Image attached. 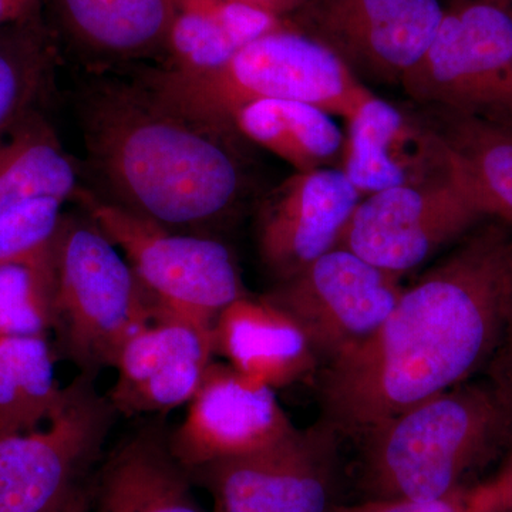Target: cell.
Instances as JSON below:
<instances>
[{
    "label": "cell",
    "instance_id": "obj_3",
    "mask_svg": "<svg viewBox=\"0 0 512 512\" xmlns=\"http://www.w3.org/2000/svg\"><path fill=\"white\" fill-rule=\"evenodd\" d=\"M372 498L436 500L512 444V389L490 376L414 404L365 437Z\"/></svg>",
    "mask_w": 512,
    "mask_h": 512
},
{
    "label": "cell",
    "instance_id": "obj_1",
    "mask_svg": "<svg viewBox=\"0 0 512 512\" xmlns=\"http://www.w3.org/2000/svg\"><path fill=\"white\" fill-rule=\"evenodd\" d=\"M512 309V224H478L406 289L379 329L323 366L322 423L365 439L491 362Z\"/></svg>",
    "mask_w": 512,
    "mask_h": 512
},
{
    "label": "cell",
    "instance_id": "obj_22",
    "mask_svg": "<svg viewBox=\"0 0 512 512\" xmlns=\"http://www.w3.org/2000/svg\"><path fill=\"white\" fill-rule=\"evenodd\" d=\"M76 165L37 111L0 138V214L40 197L74 200Z\"/></svg>",
    "mask_w": 512,
    "mask_h": 512
},
{
    "label": "cell",
    "instance_id": "obj_29",
    "mask_svg": "<svg viewBox=\"0 0 512 512\" xmlns=\"http://www.w3.org/2000/svg\"><path fill=\"white\" fill-rule=\"evenodd\" d=\"M487 376L495 382L503 383L512 389V309L505 325L503 339L497 352L487 366Z\"/></svg>",
    "mask_w": 512,
    "mask_h": 512
},
{
    "label": "cell",
    "instance_id": "obj_14",
    "mask_svg": "<svg viewBox=\"0 0 512 512\" xmlns=\"http://www.w3.org/2000/svg\"><path fill=\"white\" fill-rule=\"evenodd\" d=\"M214 355V329L158 311L120 349L107 397L130 417L171 412L191 402Z\"/></svg>",
    "mask_w": 512,
    "mask_h": 512
},
{
    "label": "cell",
    "instance_id": "obj_30",
    "mask_svg": "<svg viewBox=\"0 0 512 512\" xmlns=\"http://www.w3.org/2000/svg\"><path fill=\"white\" fill-rule=\"evenodd\" d=\"M94 488L96 483L92 480L83 481L74 487L70 493L64 495L62 500L42 512H90L93 504Z\"/></svg>",
    "mask_w": 512,
    "mask_h": 512
},
{
    "label": "cell",
    "instance_id": "obj_8",
    "mask_svg": "<svg viewBox=\"0 0 512 512\" xmlns=\"http://www.w3.org/2000/svg\"><path fill=\"white\" fill-rule=\"evenodd\" d=\"M116 414L94 377L79 375L45 426L0 433V512L45 511L89 480Z\"/></svg>",
    "mask_w": 512,
    "mask_h": 512
},
{
    "label": "cell",
    "instance_id": "obj_12",
    "mask_svg": "<svg viewBox=\"0 0 512 512\" xmlns=\"http://www.w3.org/2000/svg\"><path fill=\"white\" fill-rule=\"evenodd\" d=\"M335 439L320 423L191 474L205 481L224 512H328Z\"/></svg>",
    "mask_w": 512,
    "mask_h": 512
},
{
    "label": "cell",
    "instance_id": "obj_21",
    "mask_svg": "<svg viewBox=\"0 0 512 512\" xmlns=\"http://www.w3.org/2000/svg\"><path fill=\"white\" fill-rule=\"evenodd\" d=\"M439 116L451 180L485 218L512 224V124Z\"/></svg>",
    "mask_w": 512,
    "mask_h": 512
},
{
    "label": "cell",
    "instance_id": "obj_32",
    "mask_svg": "<svg viewBox=\"0 0 512 512\" xmlns=\"http://www.w3.org/2000/svg\"><path fill=\"white\" fill-rule=\"evenodd\" d=\"M237 2L247 3L255 8L268 10L275 15L289 18L292 13L301 8L306 0H237Z\"/></svg>",
    "mask_w": 512,
    "mask_h": 512
},
{
    "label": "cell",
    "instance_id": "obj_4",
    "mask_svg": "<svg viewBox=\"0 0 512 512\" xmlns=\"http://www.w3.org/2000/svg\"><path fill=\"white\" fill-rule=\"evenodd\" d=\"M138 80L175 109L228 133L231 114L252 101H301L348 120L373 94L329 47L296 28L255 40L214 72L158 67Z\"/></svg>",
    "mask_w": 512,
    "mask_h": 512
},
{
    "label": "cell",
    "instance_id": "obj_28",
    "mask_svg": "<svg viewBox=\"0 0 512 512\" xmlns=\"http://www.w3.org/2000/svg\"><path fill=\"white\" fill-rule=\"evenodd\" d=\"M66 202L40 197L0 214V262L49 251L55 245Z\"/></svg>",
    "mask_w": 512,
    "mask_h": 512
},
{
    "label": "cell",
    "instance_id": "obj_6",
    "mask_svg": "<svg viewBox=\"0 0 512 512\" xmlns=\"http://www.w3.org/2000/svg\"><path fill=\"white\" fill-rule=\"evenodd\" d=\"M446 116L512 124V0H451L402 84Z\"/></svg>",
    "mask_w": 512,
    "mask_h": 512
},
{
    "label": "cell",
    "instance_id": "obj_26",
    "mask_svg": "<svg viewBox=\"0 0 512 512\" xmlns=\"http://www.w3.org/2000/svg\"><path fill=\"white\" fill-rule=\"evenodd\" d=\"M239 50L220 23L195 0H178L161 67L185 74L214 72Z\"/></svg>",
    "mask_w": 512,
    "mask_h": 512
},
{
    "label": "cell",
    "instance_id": "obj_24",
    "mask_svg": "<svg viewBox=\"0 0 512 512\" xmlns=\"http://www.w3.org/2000/svg\"><path fill=\"white\" fill-rule=\"evenodd\" d=\"M57 40L42 0L0 29V138L35 113L53 76Z\"/></svg>",
    "mask_w": 512,
    "mask_h": 512
},
{
    "label": "cell",
    "instance_id": "obj_11",
    "mask_svg": "<svg viewBox=\"0 0 512 512\" xmlns=\"http://www.w3.org/2000/svg\"><path fill=\"white\" fill-rule=\"evenodd\" d=\"M485 217L450 177L366 195L350 215L336 248L402 276L429 261Z\"/></svg>",
    "mask_w": 512,
    "mask_h": 512
},
{
    "label": "cell",
    "instance_id": "obj_7",
    "mask_svg": "<svg viewBox=\"0 0 512 512\" xmlns=\"http://www.w3.org/2000/svg\"><path fill=\"white\" fill-rule=\"evenodd\" d=\"M74 201L123 252L158 311L214 329L218 315L248 295L221 242L165 228L84 188Z\"/></svg>",
    "mask_w": 512,
    "mask_h": 512
},
{
    "label": "cell",
    "instance_id": "obj_16",
    "mask_svg": "<svg viewBox=\"0 0 512 512\" xmlns=\"http://www.w3.org/2000/svg\"><path fill=\"white\" fill-rule=\"evenodd\" d=\"M346 121L339 168L362 197L450 177L446 146L436 124L375 93Z\"/></svg>",
    "mask_w": 512,
    "mask_h": 512
},
{
    "label": "cell",
    "instance_id": "obj_15",
    "mask_svg": "<svg viewBox=\"0 0 512 512\" xmlns=\"http://www.w3.org/2000/svg\"><path fill=\"white\" fill-rule=\"evenodd\" d=\"M362 194L338 167L295 173L259 215L262 262L279 282L292 278L338 244Z\"/></svg>",
    "mask_w": 512,
    "mask_h": 512
},
{
    "label": "cell",
    "instance_id": "obj_25",
    "mask_svg": "<svg viewBox=\"0 0 512 512\" xmlns=\"http://www.w3.org/2000/svg\"><path fill=\"white\" fill-rule=\"evenodd\" d=\"M55 245L0 262V336H47L55 318Z\"/></svg>",
    "mask_w": 512,
    "mask_h": 512
},
{
    "label": "cell",
    "instance_id": "obj_20",
    "mask_svg": "<svg viewBox=\"0 0 512 512\" xmlns=\"http://www.w3.org/2000/svg\"><path fill=\"white\" fill-rule=\"evenodd\" d=\"M227 128L282 158L296 173L339 168L345 147L332 114L301 101H252L231 114Z\"/></svg>",
    "mask_w": 512,
    "mask_h": 512
},
{
    "label": "cell",
    "instance_id": "obj_23",
    "mask_svg": "<svg viewBox=\"0 0 512 512\" xmlns=\"http://www.w3.org/2000/svg\"><path fill=\"white\" fill-rule=\"evenodd\" d=\"M66 392L47 336H0V433L45 426L62 409Z\"/></svg>",
    "mask_w": 512,
    "mask_h": 512
},
{
    "label": "cell",
    "instance_id": "obj_9",
    "mask_svg": "<svg viewBox=\"0 0 512 512\" xmlns=\"http://www.w3.org/2000/svg\"><path fill=\"white\" fill-rule=\"evenodd\" d=\"M400 278L348 249L333 248L265 298L298 323L326 365L382 326L404 291Z\"/></svg>",
    "mask_w": 512,
    "mask_h": 512
},
{
    "label": "cell",
    "instance_id": "obj_13",
    "mask_svg": "<svg viewBox=\"0 0 512 512\" xmlns=\"http://www.w3.org/2000/svg\"><path fill=\"white\" fill-rule=\"evenodd\" d=\"M295 430L275 389L228 363L212 362L183 423L168 437V447L192 473L271 446Z\"/></svg>",
    "mask_w": 512,
    "mask_h": 512
},
{
    "label": "cell",
    "instance_id": "obj_31",
    "mask_svg": "<svg viewBox=\"0 0 512 512\" xmlns=\"http://www.w3.org/2000/svg\"><path fill=\"white\" fill-rule=\"evenodd\" d=\"M40 0H0V29L25 16Z\"/></svg>",
    "mask_w": 512,
    "mask_h": 512
},
{
    "label": "cell",
    "instance_id": "obj_18",
    "mask_svg": "<svg viewBox=\"0 0 512 512\" xmlns=\"http://www.w3.org/2000/svg\"><path fill=\"white\" fill-rule=\"evenodd\" d=\"M214 348L241 375L275 390L312 376L318 365L298 323L265 296H242L218 315Z\"/></svg>",
    "mask_w": 512,
    "mask_h": 512
},
{
    "label": "cell",
    "instance_id": "obj_10",
    "mask_svg": "<svg viewBox=\"0 0 512 512\" xmlns=\"http://www.w3.org/2000/svg\"><path fill=\"white\" fill-rule=\"evenodd\" d=\"M443 0H306L289 16L360 82L402 84L439 29Z\"/></svg>",
    "mask_w": 512,
    "mask_h": 512
},
{
    "label": "cell",
    "instance_id": "obj_19",
    "mask_svg": "<svg viewBox=\"0 0 512 512\" xmlns=\"http://www.w3.org/2000/svg\"><path fill=\"white\" fill-rule=\"evenodd\" d=\"M192 476L160 430H144L111 454L94 488L96 512H204Z\"/></svg>",
    "mask_w": 512,
    "mask_h": 512
},
{
    "label": "cell",
    "instance_id": "obj_17",
    "mask_svg": "<svg viewBox=\"0 0 512 512\" xmlns=\"http://www.w3.org/2000/svg\"><path fill=\"white\" fill-rule=\"evenodd\" d=\"M47 9L56 40L104 67L164 57L178 0H47Z\"/></svg>",
    "mask_w": 512,
    "mask_h": 512
},
{
    "label": "cell",
    "instance_id": "obj_33",
    "mask_svg": "<svg viewBox=\"0 0 512 512\" xmlns=\"http://www.w3.org/2000/svg\"><path fill=\"white\" fill-rule=\"evenodd\" d=\"M503 470L505 473L508 474V477H510L511 483H512V447L510 451V456H508L507 463L504 464ZM512 512V510H511Z\"/></svg>",
    "mask_w": 512,
    "mask_h": 512
},
{
    "label": "cell",
    "instance_id": "obj_5",
    "mask_svg": "<svg viewBox=\"0 0 512 512\" xmlns=\"http://www.w3.org/2000/svg\"><path fill=\"white\" fill-rule=\"evenodd\" d=\"M55 279L52 330L80 375L96 379L113 367L127 339L158 315L126 256L86 212L63 217Z\"/></svg>",
    "mask_w": 512,
    "mask_h": 512
},
{
    "label": "cell",
    "instance_id": "obj_34",
    "mask_svg": "<svg viewBox=\"0 0 512 512\" xmlns=\"http://www.w3.org/2000/svg\"><path fill=\"white\" fill-rule=\"evenodd\" d=\"M215 512H224V511H221L220 508L215 507Z\"/></svg>",
    "mask_w": 512,
    "mask_h": 512
},
{
    "label": "cell",
    "instance_id": "obj_2",
    "mask_svg": "<svg viewBox=\"0 0 512 512\" xmlns=\"http://www.w3.org/2000/svg\"><path fill=\"white\" fill-rule=\"evenodd\" d=\"M77 106L107 201L181 232L221 220L241 200L234 133L192 119L138 79L90 84Z\"/></svg>",
    "mask_w": 512,
    "mask_h": 512
},
{
    "label": "cell",
    "instance_id": "obj_27",
    "mask_svg": "<svg viewBox=\"0 0 512 512\" xmlns=\"http://www.w3.org/2000/svg\"><path fill=\"white\" fill-rule=\"evenodd\" d=\"M512 484L501 470L491 480L463 485L436 500L406 498H370L366 503L335 505L328 512H511Z\"/></svg>",
    "mask_w": 512,
    "mask_h": 512
}]
</instances>
